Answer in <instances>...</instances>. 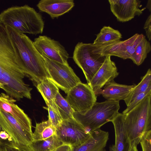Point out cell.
<instances>
[{
    "label": "cell",
    "instance_id": "cell-26",
    "mask_svg": "<svg viewBox=\"0 0 151 151\" xmlns=\"http://www.w3.org/2000/svg\"><path fill=\"white\" fill-rule=\"evenodd\" d=\"M55 102L63 120L73 117L74 111L66 99L62 96L59 92L56 96Z\"/></svg>",
    "mask_w": 151,
    "mask_h": 151
},
{
    "label": "cell",
    "instance_id": "cell-5",
    "mask_svg": "<svg viewBox=\"0 0 151 151\" xmlns=\"http://www.w3.org/2000/svg\"><path fill=\"white\" fill-rule=\"evenodd\" d=\"M24 72L17 63L14 52L4 26L0 28V82L10 85L17 79L23 80Z\"/></svg>",
    "mask_w": 151,
    "mask_h": 151
},
{
    "label": "cell",
    "instance_id": "cell-37",
    "mask_svg": "<svg viewBox=\"0 0 151 151\" xmlns=\"http://www.w3.org/2000/svg\"><path fill=\"white\" fill-rule=\"evenodd\" d=\"M3 86L4 85L1 82H0V88L2 89Z\"/></svg>",
    "mask_w": 151,
    "mask_h": 151
},
{
    "label": "cell",
    "instance_id": "cell-18",
    "mask_svg": "<svg viewBox=\"0 0 151 151\" xmlns=\"http://www.w3.org/2000/svg\"><path fill=\"white\" fill-rule=\"evenodd\" d=\"M111 122L114 129L115 142L109 147V151H129L132 147L126 135L122 114L119 112Z\"/></svg>",
    "mask_w": 151,
    "mask_h": 151
},
{
    "label": "cell",
    "instance_id": "cell-19",
    "mask_svg": "<svg viewBox=\"0 0 151 151\" xmlns=\"http://www.w3.org/2000/svg\"><path fill=\"white\" fill-rule=\"evenodd\" d=\"M136 84L127 85L117 83L114 81L106 84L101 90L99 96L101 95L107 100H124L129 96L132 89Z\"/></svg>",
    "mask_w": 151,
    "mask_h": 151
},
{
    "label": "cell",
    "instance_id": "cell-34",
    "mask_svg": "<svg viewBox=\"0 0 151 151\" xmlns=\"http://www.w3.org/2000/svg\"><path fill=\"white\" fill-rule=\"evenodd\" d=\"M146 8L150 12L151 11V0H148L147 1L146 7Z\"/></svg>",
    "mask_w": 151,
    "mask_h": 151
},
{
    "label": "cell",
    "instance_id": "cell-23",
    "mask_svg": "<svg viewBox=\"0 0 151 151\" xmlns=\"http://www.w3.org/2000/svg\"><path fill=\"white\" fill-rule=\"evenodd\" d=\"M56 134V128L50 120L36 123L35 130L33 133V140H40L48 138Z\"/></svg>",
    "mask_w": 151,
    "mask_h": 151
},
{
    "label": "cell",
    "instance_id": "cell-25",
    "mask_svg": "<svg viewBox=\"0 0 151 151\" xmlns=\"http://www.w3.org/2000/svg\"><path fill=\"white\" fill-rule=\"evenodd\" d=\"M151 50L149 42L145 37L137 46L135 50L129 59L138 66L141 65L146 58L148 53Z\"/></svg>",
    "mask_w": 151,
    "mask_h": 151
},
{
    "label": "cell",
    "instance_id": "cell-32",
    "mask_svg": "<svg viewBox=\"0 0 151 151\" xmlns=\"http://www.w3.org/2000/svg\"><path fill=\"white\" fill-rule=\"evenodd\" d=\"M72 147L68 144L63 143L53 151H72Z\"/></svg>",
    "mask_w": 151,
    "mask_h": 151
},
{
    "label": "cell",
    "instance_id": "cell-6",
    "mask_svg": "<svg viewBox=\"0 0 151 151\" xmlns=\"http://www.w3.org/2000/svg\"><path fill=\"white\" fill-rule=\"evenodd\" d=\"M145 36L136 33L126 40L99 44L90 43L92 52L102 56H116L124 60L129 59L137 45Z\"/></svg>",
    "mask_w": 151,
    "mask_h": 151
},
{
    "label": "cell",
    "instance_id": "cell-36",
    "mask_svg": "<svg viewBox=\"0 0 151 151\" xmlns=\"http://www.w3.org/2000/svg\"><path fill=\"white\" fill-rule=\"evenodd\" d=\"M0 151H4L2 146V142L1 139H0Z\"/></svg>",
    "mask_w": 151,
    "mask_h": 151
},
{
    "label": "cell",
    "instance_id": "cell-39",
    "mask_svg": "<svg viewBox=\"0 0 151 151\" xmlns=\"http://www.w3.org/2000/svg\"><path fill=\"white\" fill-rule=\"evenodd\" d=\"M1 24L0 22V28L1 27Z\"/></svg>",
    "mask_w": 151,
    "mask_h": 151
},
{
    "label": "cell",
    "instance_id": "cell-35",
    "mask_svg": "<svg viewBox=\"0 0 151 151\" xmlns=\"http://www.w3.org/2000/svg\"><path fill=\"white\" fill-rule=\"evenodd\" d=\"M129 151H138L137 148V146L134 145L132 146Z\"/></svg>",
    "mask_w": 151,
    "mask_h": 151
},
{
    "label": "cell",
    "instance_id": "cell-29",
    "mask_svg": "<svg viewBox=\"0 0 151 151\" xmlns=\"http://www.w3.org/2000/svg\"><path fill=\"white\" fill-rule=\"evenodd\" d=\"M151 93V86L145 92L138 95L127 106L122 112V114H125L134 108L138 103L148 95Z\"/></svg>",
    "mask_w": 151,
    "mask_h": 151
},
{
    "label": "cell",
    "instance_id": "cell-10",
    "mask_svg": "<svg viewBox=\"0 0 151 151\" xmlns=\"http://www.w3.org/2000/svg\"><path fill=\"white\" fill-rule=\"evenodd\" d=\"M67 94L66 99L75 112L84 113L96 102L97 96L88 84L81 82Z\"/></svg>",
    "mask_w": 151,
    "mask_h": 151
},
{
    "label": "cell",
    "instance_id": "cell-17",
    "mask_svg": "<svg viewBox=\"0 0 151 151\" xmlns=\"http://www.w3.org/2000/svg\"><path fill=\"white\" fill-rule=\"evenodd\" d=\"M109 133L100 129L91 132L88 139L82 145L72 147V151H106Z\"/></svg>",
    "mask_w": 151,
    "mask_h": 151
},
{
    "label": "cell",
    "instance_id": "cell-22",
    "mask_svg": "<svg viewBox=\"0 0 151 151\" xmlns=\"http://www.w3.org/2000/svg\"><path fill=\"white\" fill-rule=\"evenodd\" d=\"M151 86V70H147L145 74L141 77V81L132 89L127 98L124 101L128 106L139 94L145 92Z\"/></svg>",
    "mask_w": 151,
    "mask_h": 151
},
{
    "label": "cell",
    "instance_id": "cell-31",
    "mask_svg": "<svg viewBox=\"0 0 151 151\" xmlns=\"http://www.w3.org/2000/svg\"><path fill=\"white\" fill-rule=\"evenodd\" d=\"M151 14L148 17L144 25V29L146 35L149 41L151 40Z\"/></svg>",
    "mask_w": 151,
    "mask_h": 151
},
{
    "label": "cell",
    "instance_id": "cell-1",
    "mask_svg": "<svg viewBox=\"0 0 151 151\" xmlns=\"http://www.w3.org/2000/svg\"><path fill=\"white\" fill-rule=\"evenodd\" d=\"M4 27L13 46L16 61L25 76L37 84L45 79H50L43 58L35 47L33 41L25 34L9 26Z\"/></svg>",
    "mask_w": 151,
    "mask_h": 151
},
{
    "label": "cell",
    "instance_id": "cell-13",
    "mask_svg": "<svg viewBox=\"0 0 151 151\" xmlns=\"http://www.w3.org/2000/svg\"><path fill=\"white\" fill-rule=\"evenodd\" d=\"M108 1L111 12L118 21L122 22L140 15L146 9L139 8L142 5L139 0H109Z\"/></svg>",
    "mask_w": 151,
    "mask_h": 151
},
{
    "label": "cell",
    "instance_id": "cell-27",
    "mask_svg": "<svg viewBox=\"0 0 151 151\" xmlns=\"http://www.w3.org/2000/svg\"><path fill=\"white\" fill-rule=\"evenodd\" d=\"M1 139L4 151H32L28 145L16 144L8 140Z\"/></svg>",
    "mask_w": 151,
    "mask_h": 151
},
{
    "label": "cell",
    "instance_id": "cell-11",
    "mask_svg": "<svg viewBox=\"0 0 151 151\" xmlns=\"http://www.w3.org/2000/svg\"><path fill=\"white\" fill-rule=\"evenodd\" d=\"M34 45L42 56L63 64H68L69 55L60 42L45 35L35 39Z\"/></svg>",
    "mask_w": 151,
    "mask_h": 151
},
{
    "label": "cell",
    "instance_id": "cell-24",
    "mask_svg": "<svg viewBox=\"0 0 151 151\" xmlns=\"http://www.w3.org/2000/svg\"><path fill=\"white\" fill-rule=\"evenodd\" d=\"M122 37L121 33L117 30L108 26H103L96 35L93 44H99L119 40Z\"/></svg>",
    "mask_w": 151,
    "mask_h": 151
},
{
    "label": "cell",
    "instance_id": "cell-4",
    "mask_svg": "<svg viewBox=\"0 0 151 151\" xmlns=\"http://www.w3.org/2000/svg\"><path fill=\"white\" fill-rule=\"evenodd\" d=\"M119 101L106 100L96 102L84 113L74 112L73 117L89 132L100 129L108 122H111L119 113Z\"/></svg>",
    "mask_w": 151,
    "mask_h": 151
},
{
    "label": "cell",
    "instance_id": "cell-21",
    "mask_svg": "<svg viewBox=\"0 0 151 151\" xmlns=\"http://www.w3.org/2000/svg\"><path fill=\"white\" fill-rule=\"evenodd\" d=\"M62 144L55 134L44 139L33 140L28 146L32 151H53Z\"/></svg>",
    "mask_w": 151,
    "mask_h": 151
},
{
    "label": "cell",
    "instance_id": "cell-9",
    "mask_svg": "<svg viewBox=\"0 0 151 151\" xmlns=\"http://www.w3.org/2000/svg\"><path fill=\"white\" fill-rule=\"evenodd\" d=\"M91 132L74 117L63 120L56 128V134L60 140L72 147L79 146L85 142Z\"/></svg>",
    "mask_w": 151,
    "mask_h": 151
},
{
    "label": "cell",
    "instance_id": "cell-33",
    "mask_svg": "<svg viewBox=\"0 0 151 151\" xmlns=\"http://www.w3.org/2000/svg\"><path fill=\"white\" fill-rule=\"evenodd\" d=\"M0 138L4 140H8L12 141V140L9 134L5 131L1 130L0 132Z\"/></svg>",
    "mask_w": 151,
    "mask_h": 151
},
{
    "label": "cell",
    "instance_id": "cell-7",
    "mask_svg": "<svg viewBox=\"0 0 151 151\" xmlns=\"http://www.w3.org/2000/svg\"><path fill=\"white\" fill-rule=\"evenodd\" d=\"M73 58L82 70L88 84L103 65L105 56L93 53L90 43L81 42L75 46Z\"/></svg>",
    "mask_w": 151,
    "mask_h": 151
},
{
    "label": "cell",
    "instance_id": "cell-38",
    "mask_svg": "<svg viewBox=\"0 0 151 151\" xmlns=\"http://www.w3.org/2000/svg\"><path fill=\"white\" fill-rule=\"evenodd\" d=\"M1 130H2V129H1V127L0 126V132L1 131Z\"/></svg>",
    "mask_w": 151,
    "mask_h": 151
},
{
    "label": "cell",
    "instance_id": "cell-8",
    "mask_svg": "<svg viewBox=\"0 0 151 151\" xmlns=\"http://www.w3.org/2000/svg\"><path fill=\"white\" fill-rule=\"evenodd\" d=\"M42 57L50 76V79L66 93L81 82L68 64H62Z\"/></svg>",
    "mask_w": 151,
    "mask_h": 151
},
{
    "label": "cell",
    "instance_id": "cell-15",
    "mask_svg": "<svg viewBox=\"0 0 151 151\" xmlns=\"http://www.w3.org/2000/svg\"><path fill=\"white\" fill-rule=\"evenodd\" d=\"M17 100L6 93L0 94V109L8 113L24 128L31 132L32 122L30 118L15 103Z\"/></svg>",
    "mask_w": 151,
    "mask_h": 151
},
{
    "label": "cell",
    "instance_id": "cell-12",
    "mask_svg": "<svg viewBox=\"0 0 151 151\" xmlns=\"http://www.w3.org/2000/svg\"><path fill=\"white\" fill-rule=\"evenodd\" d=\"M0 126L15 143L28 145L33 141L32 132L26 129L11 115L1 109Z\"/></svg>",
    "mask_w": 151,
    "mask_h": 151
},
{
    "label": "cell",
    "instance_id": "cell-14",
    "mask_svg": "<svg viewBox=\"0 0 151 151\" xmlns=\"http://www.w3.org/2000/svg\"><path fill=\"white\" fill-rule=\"evenodd\" d=\"M111 57L105 56L103 65L88 84L97 96H99L102 88L114 81L119 74L115 63L111 60Z\"/></svg>",
    "mask_w": 151,
    "mask_h": 151
},
{
    "label": "cell",
    "instance_id": "cell-28",
    "mask_svg": "<svg viewBox=\"0 0 151 151\" xmlns=\"http://www.w3.org/2000/svg\"><path fill=\"white\" fill-rule=\"evenodd\" d=\"M48 112V119L52 125L56 128L62 122V119L58 110L52 107L48 104H46Z\"/></svg>",
    "mask_w": 151,
    "mask_h": 151
},
{
    "label": "cell",
    "instance_id": "cell-30",
    "mask_svg": "<svg viewBox=\"0 0 151 151\" xmlns=\"http://www.w3.org/2000/svg\"><path fill=\"white\" fill-rule=\"evenodd\" d=\"M140 143L142 151H151V130L143 137Z\"/></svg>",
    "mask_w": 151,
    "mask_h": 151
},
{
    "label": "cell",
    "instance_id": "cell-2",
    "mask_svg": "<svg viewBox=\"0 0 151 151\" xmlns=\"http://www.w3.org/2000/svg\"><path fill=\"white\" fill-rule=\"evenodd\" d=\"M1 25L9 26L22 34H42L44 22L41 14L27 5L9 7L0 14Z\"/></svg>",
    "mask_w": 151,
    "mask_h": 151
},
{
    "label": "cell",
    "instance_id": "cell-20",
    "mask_svg": "<svg viewBox=\"0 0 151 151\" xmlns=\"http://www.w3.org/2000/svg\"><path fill=\"white\" fill-rule=\"evenodd\" d=\"M37 88L46 104H48L54 108L57 107L55 99L59 92V89L52 81L48 78L45 79L37 84Z\"/></svg>",
    "mask_w": 151,
    "mask_h": 151
},
{
    "label": "cell",
    "instance_id": "cell-16",
    "mask_svg": "<svg viewBox=\"0 0 151 151\" xmlns=\"http://www.w3.org/2000/svg\"><path fill=\"white\" fill-rule=\"evenodd\" d=\"M74 6L73 0H41L37 5L40 11L47 13L52 19L68 12Z\"/></svg>",
    "mask_w": 151,
    "mask_h": 151
},
{
    "label": "cell",
    "instance_id": "cell-3",
    "mask_svg": "<svg viewBox=\"0 0 151 151\" xmlns=\"http://www.w3.org/2000/svg\"><path fill=\"white\" fill-rule=\"evenodd\" d=\"M151 93L127 113L123 114L126 135L131 147L137 146L151 130Z\"/></svg>",
    "mask_w": 151,
    "mask_h": 151
}]
</instances>
